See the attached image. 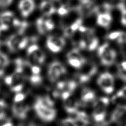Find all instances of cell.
<instances>
[{
	"label": "cell",
	"instance_id": "obj_1",
	"mask_svg": "<svg viewBox=\"0 0 126 126\" xmlns=\"http://www.w3.org/2000/svg\"><path fill=\"white\" fill-rule=\"evenodd\" d=\"M17 66L11 74L7 75L4 78V82L12 92L20 93L23 88L25 76L23 71L22 64L23 60L21 59H17Z\"/></svg>",
	"mask_w": 126,
	"mask_h": 126
},
{
	"label": "cell",
	"instance_id": "obj_2",
	"mask_svg": "<svg viewBox=\"0 0 126 126\" xmlns=\"http://www.w3.org/2000/svg\"><path fill=\"white\" fill-rule=\"evenodd\" d=\"M109 104V99L106 97H101L94 103L93 118L96 123H102L105 119L106 109Z\"/></svg>",
	"mask_w": 126,
	"mask_h": 126
},
{
	"label": "cell",
	"instance_id": "obj_3",
	"mask_svg": "<svg viewBox=\"0 0 126 126\" xmlns=\"http://www.w3.org/2000/svg\"><path fill=\"white\" fill-rule=\"evenodd\" d=\"M29 39L23 34L16 33L10 36L6 41V45L10 52H15L26 47Z\"/></svg>",
	"mask_w": 126,
	"mask_h": 126
},
{
	"label": "cell",
	"instance_id": "obj_4",
	"mask_svg": "<svg viewBox=\"0 0 126 126\" xmlns=\"http://www.w3.org/2000/svg\"><path fill=\"white\" fill-rule=\"evenodd\" d=\"M22 21L17 19L13 12L6 11L0 13V28L4 31H7L11 27L17 28Z\"/></svg>",
	"mask_w": 126,
	"mask_h": 126
},
{
	"label": "cell",
	"instance_id": "obj_5",
	"mask_svg": "<svg viewBox=\"0 0 126 126\" xmlns=\"http://www.w3.org/2000/svg\"><path fill=\"white\" fill-rule=\"evenodd\" d=\"M96 64L92 62H86L80 68L78 74L79 81L80 83L88 82L97 72Z\"/></svg>",
	"mask_w": 126,
	"mask_h": 126
},
{
	"label": "cell",
	"instance_id": "obj_6",
	"mask_svg": "<svg viewBox=\"0 0 126 126\" xmlns=\"http://www.w3.org/2000/svg\"><path fill=\"white\" fill-rule=\"evenodd\" d=\"M98 55L103 64L110 65L113 63L116 57V53L108 44L105 43L98 49Z\"/></svg>",
	"mask_w": 126,
	"mask_h": 126
},
{
	"label": "cell",
	"instance_id": "obj_7",
	"mask_svg": "<svg viewBox=\"0 0 126 126\" xmlns=\"http://www.w3.org/2000/svg\"><path fill=\"white\" fill-rule=\"evenodd\" d=\"M27 56V61L32 65L39 66L44 62L45 59L43 52L35 44H32L28 47Z\"/></svg>",
	"mask_w": 126,
	"mask_h": 126
},
{
	"label": "cell",
	"instance_id": "obj_8",
	"mask_svg": "<svg viewBox=\"0 0 126 126\" xmlns=\"http://www.w3.org/2000/svg\"><path fill=\"white\" fill-rule=\"evenodd\" d=\"M33 108L37 115L45 122H52L56 117L57 112L55 108L45 107L36 101L33 104Z\"/></svg>",
	"mask_w": 126,
	"mask_h": 126
},
{
	"label": "cell",
	"instance_id": "obj_9",
	"mask_svg": "<svg viewBox=\"0 0 126 126\" xmlns=\"http://www.w3.org/2000/svg\"><path fill=\"white\" fill-rule=\"evenodd\" d=\"M97 84L102 91L107 94H111L114 89L113 76L108 72L102 73L98 78Z\"/></svg>",
	"mask_w": 126,
	"mask_h": 126
},
{
	"label": "cell",
	"instance_id": "obj_10",
	"mask_svg": "<svg viewBox=\"0 0 126 126\" xmlns=\"http://www.w3.org/2000/svg\"><path fill=\"white\" fill-rule=\"evenodd\" d=\"M61 97L63 101L64 108L66 112L70 114H75L78 111L79 105L72 94L63 92L62 93Z\"/></svg>",
	"mask_w": 126,
	"mask_h": 126
},
{
	"label": "cell",
	"instance_id": "obj_11",
	"mask_svg": "<svg viewBox=\"0 0 126 126\" xmlns=\"http://www.w3.org/2000/svg\"><path fill=\"white\" fill-rule=\"evenodd\" d=\"M77 85V83L72 80L59 82L56 85V89L53 92V95L58 97L61 96L62 93L63 92H68L72 94L76 89Z\"/></svg>",
	"mask_w": 126,
	"mask_h": 126
},
{
	"label": "cell",
	"instance_id": "obj_12",
	"mask_svg": "<svg viewBox=\"0 0 126 126\" xmlns=\"http://www.w3.org/2000/svg\"><path fill=\"white\" fill-rule=\"evenodd\" d=\"M82 34L86 49L90 51L94 50L98 45V40L95 36L93 30L87 28Z\"/></svg>",
	"mask_w": 126,
	"mask_h": 126
},
{
	"label": "cell",
	"instance_id": "obj_13",
	"mask_svg": "<svg viewBox=\"0 0 126 126\" xmlns=\"http://www.w3.org/2000/svg\"><path fill=\"white\" fill-rule=\"evenodd\" d=\"M96 6L92 0H81L76 10L82 16H89L95 13Z\"/></svg>",
	"mask_w": 126,
	"mask_h": 126
},
{
	"label": "cell",
	"instance_id": "obj_14",
	"mask_svg": "<svg viewBox=\"0 0 126 126\" xmlns=\"http://www.w3.org/2000/svg\"><path fill=\"white\" fill-rule=\"evenodd\" d=\"M29 110V106L22 102H14L12 107L13 115L16 118L21 120H23L27 118Z\"/></svg>",
	"mask_w": 126,
	"mask_h": 126
},
{
	"label": "cell",
	"instance_id": "obj_15",
	"mask_svg": "<svg viewBox=\"0 0 126 126\" xmlns=\"http://www.w3.org/2000/svg\"><path fill=\"white\" fill-rule=\"evenodd\" d=\"M111 121L118 124L126 121V105H119L113 112Z\"/></svg>",
	"mask_w": 126,
	"mask_h": 126
},
{
	"label": "cell",
	"instance_id": "obj_16",
	"mask_svg": "<svg viewBox=\"0 0 126 126\" xmlns=\"http://www.w3.org/2000/svg\"><path fill=\"white\" fill-rule=\"evenodd\" d=\"M34 7V0H21L19 3V9L24 17H28L33 11Z\"/></svg>",
	"mask_w": 126,
	"mask_h": 126
},
{
	"label": "cell",
	"instance_id": "obj_17",
	"mask_svg": "<svg viewBox=\"0 0 126 126\" xmlns=\"http://www.w3.org/2000/svg\"><path fill=\"white\" fill-rule=\"evenodd\" d=\"M81 98L82 101L85 103H88L93 101L95 98L94 92L89 88H84L81 92Z\"/></svg>",
	"mask_w": 126,
	"mask_h": 126
},
{
	"label": "cell",
	"instance_id": "obj_18",
	"mask_svg": "<svg viewBox=\"0 0 126 126\" xmlns=\"http://www.w3.org/2000/svg\"><path fill=\"white\" fill-rule=\"evenodd\" d=\"M40 9L43 14L48 16L54 14L56 11L50 1L44 0L40 5Z\"/></svg>",
	"mask_w": 126,
	"mask_h": 126
},
{
	"label": "cell",
	"instance_id": "obj_19",
	"mask_svg": "<svg viewBox=\"0 0 126 126\" xmlns=\"http://www.w3.org/2000/svg\"><path fill=\"white\" fill-rule=\"evenodd\" d=\"M112 21V17L110 13L98 15L97 23L98 25L107 28L109 27Z\"/></svg>",
	"mask_w": 126,
	"mask_h": 126
},
{
	"label": "cell",
	"instance_id": "obj_20",
	"mask_svg": "<svg viewBox=\"0 0 126 126\" xmlns=\"http://www.w3.org/2000/svg\"><path fill=\"white\" fill-rule=\"evenodd\" d=\"M35 101L45 107L54 108V102L53 99L48 95L38 96Z\"/></svg>",
	"mask_w": 126,
	"mask_h": 126
},
{
	"label": "cell",
	"instance_id": "obj_21",
	"mask_svg": "<svg viewBox=\"0 0 126 126\" xmlns=\"http://www.w3.org/2000/svg\"><path fill=\"white\" fill-rule=\"evenodd\" d=\"M47 42H50L62 50L65 45V41L62 37L50 35L48 37Z\"/></svg>",
	"mask_w": 126,
	"mask_h": 126
},
{
	"label": "cell",
	"instance_id": "obj_22",
	"mask_svg": "<svg viewBox=\"0 0 126 126\" xmlns=\"http://www.w3.org/2000/svg\"><path fill=\"white\" fill-rule=\"evenodd\" d=\"M68 60H76L80 61L83 63L87 62L86 59L81 54L77 49H74L70 51L67 55Z\"/></svg>",
	"mask_w": 126,
	"mask_h": 126
},
{
	"label": "cell",
	"instance_id": "obj_23",
	"mask_svg": "<svg viewBox=\"0 0 126 126\" xmlns=\"http://www.w3.org/2000/svg\"><path fill=\"white\" fill-rule=\"evenodd\" d=\"M9 64V61L8 57L0 51V77L4 74L5 69Z\"/></svg>",
	"mask_w": 126,
	"mask_h": 126
},
{
	"label": "cell",
	"instance_id": "obj_24",
	"mask_svg": "<svg viewBox=\"0 0 126 126\" xmlns=\"http://www.w3.org/2000/svg\"><path fill=\"white\" fill-rule=\"evenodd\" d=\"M49 67L55 70L61 75L64 74L66 72V70L64 66L61 63L58 62H54L52 63Z\"/></svg>",
	"mask_w": 126,
	"mask_h": 126
},
{
	"label": "cell",
	"instance_id": "obj_25",
	"mask_svg": "<svg viewBox=\"0 0 126 126\" xmlns=\"http://www.w3.org/2000/svg\"><path fill=\"white\" fill-rule=\"evenodd\" d=\"M36 24L37 31L39 33L44 34L48 31L45 24V19L42 18H38L36 21Z\"/></svg>",
	"mask_w": 126,
	"mask_h": 126
},
{
	"label": "cell",
	"instance_id": "obj_26",
	"mask_svg": "<svg viewBox=\"0 0 126 126\" xmlns=\"http://www.w3.org/2000/svg\"><path fill=\"white\" fill-rule=\"evenodd\" d=\"M48 76L50 81L52 82H55L59 79L61 75L55 70L49 67L48 70Z\"/></svg>",
	"mask_w": 126,
	"mask_h": 126
},
{
	"label": "cell",
	"instance_id": "obj_27",
	"mask_svg": "<svg viewBox=\"0 0 126 126\" xmlns=\"http://www.w3.org/2000/svg\"><path fill=\"white\" fill-rule=\"evenodd\" d=\"M119 98L126 99V86L124 87L116 93L113 97V100L115 101Z\"/></svg>",
	"mask_w": 126,
	"mask_h": 126
},
{
	"label": "cell",
	"instance_id": "obj_28",
	"mask_svg": "<svg viewBox=\"0 0 126 126\" xmlns=\"http://www.w3.org/2000/svg\"><path fill=\"white\" fill-rule=\"evenodd\" d=\"M6 104L3 100H0V120L4 119L6 117Z\"/></svg>",
	"mask_w": 126,
	"mask_h": 126
},
{
	"label": "cell",
	"instance_id": "obj_29",
	"mask_svg": "<svg viewBox=\"0 0 126 126\" xmlns=\"http://www.w3.org/2000/svg\"><path fill=\"white\" fill-rule=\"evenodd\" d=\"M118 75L124 81H126V69L123 67L120 64L118 67Z\"/></svg>",
	"mask_w": 126,
	"mask_h": 126
},
{
	"label": "cell",
	"instance_id": "obj_30",
	"mask_svg": "<svg viewBox=\"0 0 126 126\" xmlns=\"http://www.w3.org/2000/svg\"><path fill=\"white\" fill-rule=\"evenodd\" d=\"M61 124L62 126H76L74 119L71 118H66L63 120Z\"/></svg>",
	"mask_w": 126,
	"mask_h": 126
},
{
	"label": "cell",
	"instance_id": "obj_31",
	"mask_svg": "<svg viewBox=\"0 0 126 126\" xmlns=\"http://www.w3.org/2000/svg\"><path fill=\"white\" fill-rule=\"evenodd\" d=\"M70 8L67 4L63 5L60 8H59L57 12L59 15L61 16H63L67 14Z\"/></svg>",
	"mask_w": 126,
	"mask_h": 126
},
{
	"label": "cell",
	"instance_id": "obj_32",
	"mask_svg": "<svg viewBox=\"0 0 126 126\" xmlns=\"http://www.w3.org/2000/svg\"><path fill=\"white\" fill-rule=\"evenodd\" d=\"M82 19H78L74 23H73L72 24H71L70 26V27L74 32H75L78 30L79 27L82 25Z\"/></svg>",
	"mask_w": 126,
	"mask_h": 126
},
{
	"label": "cell",
	"instance_id": "obj_33",
	"mask_svg": "<svg viewBox=\"0 0 126 126\" xmlns=\"http://www.w3.org/2000/svg\"><path fill=\"white\" fill-rule=\"evenodd\" d=\"M68 62L71 66L79 68H80L81 66L84 64L80 61L76 60H68Z\"/></svg>",
	"mask_w": 126,
	"mask_h": 126
},
{
	"label": "cell",
	"instance_id": "obj_34",
	"mask_svg": "<svg viewBox=\"0 0 126 126\" xmlns=\"http://www.w3.org/2000/svg\"><path fill=\"white\" fill-rule=\"evenodd\" d=\"M121 33V31H117L111 32L107 35V38L110 40H117Z\"/></svg>",
	"mask_w": 126,
	"mask_h": 126
},
{
	"label": "cell",
	"instance_id": "obj_35",
	"mask_svg": "<svg viewBox=\"0 0 126 126\" xmlns=\"http://www.w3.org/2000/svg\"><path fill=\"white\" fill-rule=\"evenodd\" d=\"M25 97L26 95L22 93L21 92L17 93L14 98V102H22V101L25 98Z\"/></svg>",
	"mask_w": 126,
	"mask_h": 126
},
{
	"label": "cell",
	"instance_id": "obj_36",
	"mask_svg": "<svg viewBox=\"0 0 126 126\" xmlns=\"http://www.w3.org/2000/svg\"><path fill=\"white\" fill-rule=\"evenodd\" d=\"M45 24L48 31L53 30L55 26L54 22L50 19L45 20Z\"/></svg>",
	"mask_w": 126,
	"mask_h": 126
},
{
	"label": "cell",
	"instance_id": "obj_37",
	"mask_svg": "<svg viewBox=\"0 0 126 126\" xmlns=\"http://www.w3.org/2000/svg\"><path fill=\"white\" fill-rule=\"evenodd\" d=\"M74 32H74L72 31V30L71 29L70 26L66 27L63 31V34H64V36L67 37H71Z\"/></svg>",
	"mask_w": 126,
	"mask_h": 126
},
{
	"label": "cell",
	"instance_id": "obj_38",
	"mask_svg": "<svg viewBox=\"0 0 126 126\" xmlns=\"http://www.w3.org/2000/svg\"><path fill=\"white\" fill-rule=\"evenodd\" d=\"M46 45H47L48 48L49 49L53 52L57 53V52H59V51H60L61 50L60 49L58 48L57 46H56L55 45H54V44H53L50 42H47Z\"/></svg>",
	"mask_w": 126,
	"mask_h": 126
},
{
	"label": "cell",
	"instance_id": "obj_39",
	"mask_svg": "<svg viewBox=\"0 0 126 126\" xmlns=\"http://www.w3.org/2000/svg\"><path fill=\"white\" fill-rule=\"evenodd\" d=\"M13 0H0V8H5L11 4Z\"/></svg>",
	"mask_w": 126,
	"mask_h": 126
},
{
	"label": "cell",
	"instance_id": "obj_40",
	"mask_svg": "<svg viewBox=\"0 0 126 126\" xmlns=\"http://www.w3.org/2000/svg\"><path fill=\"white\" fill-rule=\"evenodd\" d=\"M121 23L123 25L126 26V8L121 10Z\"/></svg>",
	"mask_w": 126,
	"mask_h": 126
},
{
	"label": "cell",
	"instance_id": "obj_41",
	"mask_svg": "<svg viewBox=\"0 0 126 126\" xmlns=\"http://www.w3.org/2000/svg\"><path fill=\"white\" fill-rule=\"evenodd\" d=\"M1 126H13V124L11 122H8Z\"/></svg>",
	"mask_w": 126,
	"mask_h": 126
},
{
	"label": "cell",
	"instance_id": "obj_42",
	"mask_svg": "<svg viewBox=\"0 0 126 126\" xmlns=\"http://www.w3.org/2000/svg\"><path fill=\"white\" fill-rule=\"evenodd\" d=\"M29 126H37V125H31Z\"/></svg>",
	"mask_w": 126,
	"mask_h": 126
}]
</instances>
